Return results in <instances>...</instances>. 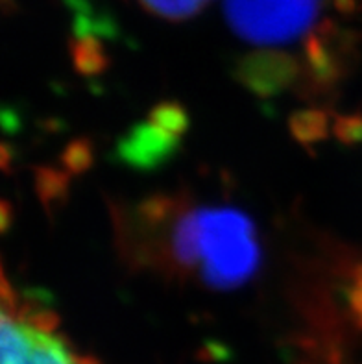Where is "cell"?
<instances>
[{"label":"cell","mask_w":362,"mask_h":364,"mask_svg":"<svg viewBox=\"0 0 362 364\" xmlns=\"http://www.w3.org/2000/svg\"><path fill=\"white\" fill-rule=\"evenodd\" d=\"M151 252L178 276L213 291H235L261 267L255 224L246 213L218 203L161 200L144 209Z\"/></svg>","instance_id":"obj_1"},{"label":"cell","mask_w":362,"mask_h":364,"mask_svg":"<svg viewBox=\"0 0 362 364\" xmlns=\"http://www.w3.org/2000/svg\"><path fill=\"white\" fill-rule=\"evenodd\" d=\"M326 0H224L225 21L239 39L280 46L309 33Z\"/></svg>","instance_id":"obj_2"},{"label":"cell","mask_w":362,"mask_h":364,"mask_svg":"<svg viewBox=\"0 0 362 364\" xmlns=\"http://www.w3.org/2000/svg\"><path fill=\"white\" fill-rule=\"evenodd\" d=\"M2 364H89L55 331L46 314L2 307Z\"/></svg>","instance_id":"obj_3"},{"label":"cell","mask_w":362,"mask_h":364,"mask_svg":"<svg viewBox=\"0 0 362 364\" xmlns=\"http://www.w3.org/2000/svg\"><path fill=\"white\" fill-rule=\"evenodd\" d=\"M181 119L178 109H161V115L156 117L157 122L144 124L129 135L120 146L122 156L135 165H150L165 157V152L174 144V134L178 128H169V122Z\"/></svg>","instance_id":"obj_4"},{"label":"cell","mask_w":362,"mask_h":364,"mask_svg":"<svg viewBox=\"0 0 362 364\" xmlns=\"http://www.w3.org/2000/svg\"><path fill=\"white\" fill-rule=\"evenodd\" d=\"M150 14L166 21H185L200 14L211 0H139Z\"/></svg>","instance_id":"obj_5"},{"label":"cell","mask_w":362,"mask_h":364,"mask_svg":"<svg viewBox=\"0 0 362 364\" xmlns=\"http://www.w3.org/2000/svg\"><path fill=\"white\" fill-rule=\"evenodd\" d=\"M335 6L340 11H353L357 0H335Z\"/></svg>","instance_id":"obj_6"},{"label":"cell","mask_w":362,"mask_h":364,"mask_svg":"<svg viewBox=\"0 0 362 364\" xmlns=\"http://www.w3.org/2000/svg\"><path fill=\"white\" fill-rule=\"evenodd\" d=\"M357 298H358V307H361V309H358V313H361V316H362V282H361V289H358V292H357Z\"/></svg>","instance_id":"obj_7"}]
</instances>
